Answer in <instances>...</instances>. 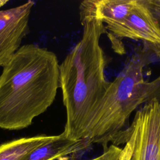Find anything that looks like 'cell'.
Instances as JSON below:
<instances>
[{
  "mask_svg": "<svg viewBox=\"0 0 160 160\" xmlns=\"http://www.w3.org/2000/svg\"><path fill=\"white\" fill-rule=\"evenodd\" d=\"M79 10L82 36L59 64V88L66 114L62 133L72 141L82 139L89 119L110 84L105 78L106 61L100 45L106 29L96 16L95 0L82 1Z\"/></svg>",
  "mask_w": 160,
  "mask_h": 160,
  "instance_id": "cell-1",
  "label": "cell"
},
{
  "mask_svg": "<svg viewBox=\"0 0 160 160\" xmlns=\"http://www.w3.org/2000/svg\"><path fill=\"white\" fill-rule=\"evenodd\" d=\"M59 88L54 52L34 44L21 46L0 75V128L21 130L53 103Z\"/></svg>",
  "mask_w": 160,
  "mask_h": 160,
  "instance_id": "cell-2",
  "label": "cell"
},
{
  "mask_svg": "<svg viewBox=\"0 0 160 160\" xmlns=\"http://www.w3.org/2000/svg\"><path fill=\"white\" fill-rule=\"evenodd\" d=\"M152 53L145 44L135 52L122 71L110 82L87 122L82 139L91 144H99L106 150L128 126L132 112L140 105L160 96V75L152 81L144 78V68L152 62Z\"/></svg>",
  "mask_w": 160,
  "mask_h": 160,
  "instance_id": "cell-3",
  "label": "cell"
},
{
  "mask_svg": "<svg viewBox=\"0 0 160 160\" xmlns=\"http://www.w3.org/2000/svg\"><path fill=\"white\" fill-rule=\"evenodd\" d=\"M124 145L121 160H160V96L145 102L112 142Z\"/></svg>",
  "mask_w": 160,
  "mask_h": 160,
  "instance_id": "cell-4",
  "label": "cell"
},
{
  "mask_svg": "<svg viewBox=\"0 0 160 160\" xmlns=\"http://www.w3.org/2000/svg\"><path fill=\"white\" fill-rule=\"evenodd\" d=\"M34 2L28 1L16 7L0 10V67L4 66L21 46L29 29Z\"/></svg>",
  "mask_w": 160,
  "mask_h": 160,
  "instance_id": "cell-5",
  "label": "cell"
},
{
  "mask_svg": "<svg viewBox=\"0 0 160 160\" xmlns=\"http://www.w3.org/2000/svg\"><path fill=\"white\" fill-rule=\"evenodd\" d=\"M105 28L117 37L140 40L149 46H160V29L143 0H136L122 21L106 25Z\"/></svg>",
  "mask_w": 160,
  "mask_h": 160,
  "instance_id": "cell-6",
  "label": "cell"
},
{
  "mask_svg": "<svg viewBox=\"0 0 160 160\" xmlns=\"http://www.w3.org/2000/svg\"><path fill=\"white\" fill-rule=\"evenodd\" d=\"M91 145L87 140L69 139L61 133L34 149L24 160H58L86 151Z\"/></svg>",
  "mask_w": 160,
  "mask_h": 160,
  "instance_id": "cell-7",
  "label": "cell"
},
{
  "mask_svg": "<svg viewBox=\"0 0 160 160\" xmlns=\"http://www.w3.org/2000/svg\"><path fill=\"white\" fill-rule=\"evenodd\" d=\"M53 137L41 134L4 142L0 144V160H24L32 151L48 142Z\"/></svg>",
  "mask_w": 160,
  "mask_h": 160,
  "instance_id": "cell-8",
  "label": "cell"
},
{
  "mask_svg": "<svg viewBox=\"0 0 160 160\" xmlns=\"http://www.w3.org/2000/svg\"><path fill=\"white\" fill-rule=\"evenodd\" d=\"M136 0H95L96 16L109 25L122 21L129 13Z\"/></svg>",
  "mask_w": 160,
  "mask_h": 160,
  "instance_id": "cell-9",
  "label": "cell"
},
{
  "mask_svg": "<svg viewBox=\"0 0 160 160\" xmlns=\"http://www.w3.org/2000/svg\"><path fill=\"white\" fill-rule=\"evenodd\" d=\"M122 148L113 144H110L108 148L103 151L99 156L86 160H121ZM58 160H70L69 157L61 158Z\"/></svg>",
  "mask_w": 160,
  "mask_h": 160,
  "instance_id": "cell-10",
  "label": "cell"
},
{
  "mask_svg": "<svg viewBox=\"0 0 160 160\" xmlns=\"http://www.w3.org/2000/svg\"><path fill=\"white\" fill-rule=\"evenodd\" d=\"M160 29V0H143Z\"/></svg>",
  "mask_w": 160,
  "mask_h": 160,
  "instance_id": "cell-11",
  "label": "cell"
},
{
  "mask_svg": "<svg viewBox=\"0 0 160 160\" xmlns=\"http://www.w3.org/2000/svg\"><path fill=\"white\" fill-rule=\"evenodd\" d=\"M147 46L153 51V52L155 54H156L158 57L160 58V46H149V45H147Z\"/></svg>",
  "mask_w": 160,
  "mask_h": 160,
  "instance_id": "cell-12",
  "label": "cell"
}]
</instances>
